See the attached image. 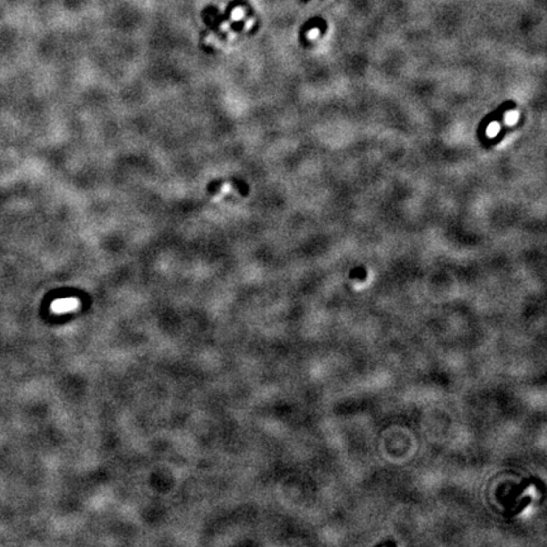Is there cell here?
I'll use <instances>...</instances> for the list:
<instances>
[{"mask_svg":"<svg viewBox=\"0 0 547 547\" xmlns=\"http://www.w3.org/2000/svg\"><path fill=\"white\" fill-rule=\"evenodd\" d=\"M499 129H500L499 124L497 123V122H492V123L489 124V127L487 128V135L489 136V137H494V136L498 135Z\"/></svg>","mask_w":547,"mask_h":547,"instance_id":"2","label":"cell"},{"mask_svg":"<svg viewBox=\"0 0 547 547\" xmlns=\"http://www.w3.org/2000/svg\"><path fill=\"white\" fill-rule=\"evenodd\" d=\"M79 301L75 298H66V299H60V300H56L52 304V310L54 313H66V312H72L78 308Z\"/></svg>","mask_w":547,"mask_h":547,"instance_id":"1","label":"cell"},{"mask_svg":"<svg viewBox=\"0 0 547 547\" xmlns=\"http://www.w3.org/2000/svg\"><path fill=\"white\" fill-rule=\"evenodd\" d=\"M518 112H509L507 114V117H505V120H507L508 124H514L516 122H518Z\"/></svg>","mask_w":547,"mask_h":547,"instance_id":"3","label":"cell"}]
</instances>
